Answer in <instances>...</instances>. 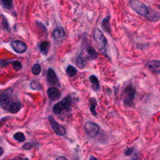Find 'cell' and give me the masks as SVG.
<instances>
[{"instance_id": "cell-1", "label": "cell", "mask_w": 160, "mask_h": 160, "mask_svg": "<svg viewBox=\"0 0 160 160\" xmlns=\"http://www.w3.org/2000/svg\"><path fill=\"white\" fill-rule=\"evenodd\" d=\"M0 105L5 110L12 114L17 113L21 108V103L18 99L14 97L11 88H8L2 92Z\"/></svg>"}, {"instance_id": "cell-2", "label": "cell", "mask_w": 160, "mask_h": 160, "mask_svg": "<svg viewBox=\"0 0 160 160\" xmlns=\"http://www.w3.org/2000/svg\"><path fill=\"white\" fill-rule=\"evenodd\" d=\"M130 5L131 9L139 15L145 17L148 21L157 22L160 20V14L149 8L139 0H131Z\"/></svg>"}, {"instance_id": "cell-3", "label": "cell", "mask_w": 160, "mask_h": 160, "mask_svg": "<svg viewBox=\"0 0 160 160\" xmlns=\"http://www.w3.org/2000/svg\"><path fill=\"white\" fill-rule=\"evenodd\" d=\"M93 41L96 48L99 50L101 53L105 55L106 53L108 41L104 36L103 32L99 28H96L93 31Z\"/></svg>"}, {"instance_id": "cell-4", "label": "cell", "mask_w": 160, "mask_h": 160, "mask_svg": "<svg viewBox=\"0 0 160 160\" xmlns=\"http://www.w3.org/2000/svg\"><path fill=\"white\" fill-rule=\"evenodd\" d=\"M136 95V89L133 85L126 86L123 91L121 98L123 102L126 106L132 107L134 106V100Z\"/></svg>"}, {"instance_id": "cell-5", "label": "cell", "mask_w": 160, "mask_h": 160, "mask_svg": "<svg viewBox=\"0 0 160 160\" xmlns=\"http://www.w3.org/2000/svg\"><path fill=\"white\" fill-rule=\"evenodd\" d=\"M72 99L70 96H67L61 102L55 104L53 108V112L55 115H60L64 112L70 111Z\"/></svg>"}, {"instance_id": "cell-6", "label": "cell", "mask_w": 160, "mask_h": 160, "mask_svg": "<svg viewBox=\"0 0 160 160\" xmlns=\"http://www.w3.org/2000/svg\"><path fill=\"white\" fill-rule=\"evenodd\" d=\"M85 130L86 134L90 138L96 137L99 132V126L91 121H88L85 123Z\"/></svg>"}, {"instance_id": "cell-7", "label": "cell", "mask_w": 160, "mask_h": 160, "mask_svg": "<svg viewBox=\"0 0 160 160\" xmlns=\"http://www.w3.org/2000/svg\"><path fill=\"white\" fill-rule=\"evenodd\" d=\"M48 120L49 121L50 124H51V127L54 132L58 136H64L66 133V130L64 128V126L60 123L56 122L54 118L52 116L48 117Z\"/></svg>"}, {"instance_id": "cell-8", "label": "cell", "mask_w": 160, "mask_h": 160, "mask_svg": "<svg viewBox=\"0 0 160 160\" xmlns=\"http://www.w3.org/2000/svg\"><path fill=\"white\" fill-rule=\"evenodd\" d=\"M92 60L90 55L88 53L86 49H83L78 56L77 60H76V64L79 68H83L85 66L88 61Z\"/></svg>"}, {"instance_id": "cell-9", "label": "cell", "mask_w": 160, "mask_h": 160, "mask_svg": "<svg viewBox=\"0 0 160 160\" xmlns=\"http://www.w3.org/2000/svg\"><path fill=\"white\" fill-rule=\"evenodd\" d=\"M47 81L49 84L54 86H60V81L56 74L52 68H49L47 72Z\"/></svg>"}, {"instance_id": "cell-10", "label": "cell", "mask_w": 160, "mask_h": 160, "mask_svg": "<svg viewBox=\"0 0 160 160\" xmlns=\"http://www.w3.org/2000/svg\"><path fill=\"white\" fill-rule=\"evenodd\" d=\"M11 46L15 52L20 54L24 53L27 49V45L24 42L20 40H16L13 41L11 43Z\"/></svg>"}, {"instance_id": "cell-11", "label": "cell", "mask_w": 160, "mask_h": 160, "mask_svg": "<svg viewBox=\"0 0 160 160\" xmlns=\"http://www.w3.org/2000/svg\"><path fill=\"white\" fill-rule=\"evenodd\" d=\"M47 95L52 102H55L60 99L61 96V92L55 87H50L47 90Z\"/></svg>"}, {"instance_id": "cell-12", "label": "cell", "mask_w": 160, "mask_h": 160, "mask_svg": "<svg viewBox=\"0 0 160 160\" xmlns=\"http://www.w3.org/2000/svg\"><path fill=\"white\" fill-rule=\"evenodd\" d=\"M53 36L57 40L62 39L65 36V31L62 27H58L53 31Z\"/></svg>"}, {"instance_id": "cell-13", "label": "cell", "mask_w": 160, "mask_h": 160, "mask_svg": "<svg viewBox=\"0 0 160 160\" xmlns=\"http://www.w3.org/2000/svg\"><path fill=\"white\" fill-rule=\"evenodd\" d=\"M109 20L110 17L109 16H106L105 18L103 20L102 23V27L104 31L107 32L108 34H111V28H110V24H109Z\"/></svg>"}, {"instance_id": "cell-14", "label": "cell", "mask_w": 160, "mask_h": 160, "mask_svg": "<svg viewBox=\"0 0 160 160\" xmlns=\"http://www.w3.org/2000/svg\"><path fill=\"white\" fill-rule=\"evenodd\" d=\"M50 46H51V44H50L49 42H48L47 41L42 42L40 46H39L40 52L43 55H46L49 52Z\"/></svg>"}, {"instance_id": "cell-15", "label": "cell", "mask_w": 160, "mask_h": 160, "mask_svg": "<svg viewBox=\"0 0 160 160\" xmlns=\"http://www.w3.org/2000/svg\"><path fill=\"white\" fill-rule=\"evenodd\" d=\"M89 81L91 82L92 86L95 91H98L100 88V85L98 78L95 75H91L89 77Z\"/></svg>"}, {"instance_id": "cell-16", "label": "cell", "mask_w": 160, "mask_h": 160, "mask_svg": "<svg viewBox=\"0 0 160 160\" xmlns=\"http://www.w3.org/2000/svg\"><path fill=\"white\" fill-rule=\"evenodd\" d=\"M89 105H90V111L94 116L97 115V113L96 111V108L97 106L96 99L94 98H91L89 99Z\"/></svg>"}, {"instance_id": "cell-17", "label": "cell", "mask_w": 160, "mask_h": 160, "mask_svg": "<svg viewBox=\"0 0 160 160\" xmlns=\"http://www.w3.org/2000/svg\"><path fill=\"white\" fill-rule=\"evenodd\" d=\"M146 66H147L148 68L154 70L156 69L160 66V61L158 60H151L146 63Z\"/></svg>"}, {"instance_id": "cell-18", "label": "cell", "mask_w": 160, "mask_h": 160, "mask_svg": "<svg viewBox=\"0 0 160 160\" xmlns=\"http://www.w3.org/2000/svg\"><path fill=\"white\" fill-rule=\"evenodd\" d=\"M66 73L68 74L70 77H73L74 76L77 74L78 70L77 69H76L72 65H69L66 68Z\"/></svg>"}, {"instance_id": "cell-19", "label": "cell", "mask_w": 160, "mask_h": 160, "mask_svg": "<svg viewBox=\"0 0 160 160\" xmlns=\"http://www.w3.org/2000/svg\"><path fill=\"white\" fill-rule=\"evenodd\" d=\"M14 138L20 143H22V142H24L25 141V139H26V138H25V136L24 134L22 133V132H17L16 133L14 136H13Z\"/></svg>"}, {"instance_id": "cell-20", "label": "cell", "mask_w": 160, "mask_h": 160, "mask_svg": "<svg viewBox=\"0 0 160 160\" xmlns=\"http://www.w3.org/2000/svg\"><path fill=\"white\" fill-rule=\"evenodd\" d=\"M31 88L34 90H41L42 86L41 84L36 80H33L30 83Z\"/></svg>"}, {"instance_id": "cell-21", "label": "cell", "mask_w": 160, "mask_h": 160, "mask_svg": "<svg viewBox=\"0 0 160 160\" xmlns=\"http://www.w3.org/2000/svg\"><path fill=\"white\" fill-rule=\"evenodd\" d=\"M2 6L6 9H10L13 6L12 0H2Z\"/></svg>"}, {"instance_id": "cell-22", "label": "cell", "mask_w": 160, "mask_h": 160, "mask_svg": "<svg viewBox=\"0 0 160 160\" xmlns=\"http://www.w3.org/2000/svg\"><path fill=\"white\" fill-rule=\"evenodd\" d=\"M41 66L39 64H35L34 66H33V68L31 69V71L33 74L35 75H38L41 73Z\"/></svg>"}, {"instance_id": "cell-23", "label": "cell", "mask_w": 160, "mask_h": 160, "mask_svg": "<svg viewBox=\"0 0 160 160\" xmlns=\"http://www.w3.org/2000/svg\"><path fill=\"white\" fill-rule=\"evenodd\" d=\"M12 65H13V68L14 70H15L16 71H20L22 68V64L20 61H12Z\"/></svg>"}, {"instance_id": "cell-24", "label": "cell", "mask_w": 160, "mask_h": 160, "mask_svg": "<svg viewBox=\"0 0 160 160\" xmlns=\"http://www.w3.org/2000/svg\"><path fill=\"white\" fill-rule=\"evenodd\" d=\"M2 24H3V28L6 30H7L8 31H10V24H9V23H8V20H6V17H5L3 15H2Z\"/></svg>"}, {"instance_id": "cell-25", "label": "cell", "mask_w": 160, "mask_h": 160, "mask_svg": "<svg viewBox=\"0 0 160 160\" xmlns=\"http://www.w3.org/2000/svg\"><path fill=\"white\" fill-rule=\"evenodd\" d=\"M34 144H33V143H26V144L24 145V146H23V148L24 149H26V150H28V149H31L33 146H34Z\"/></svg>"}, {"instance_id": "cell-26", "label": "cell", "mask_w": 160, "mask_h": 160, "mask_svg": "<svg viewBox=\"0 0 160 160\" xmlns=\"http://www.w3.org/2000/svg\"><path fill=\"white\" fill-rule=\"evenodd\" d=\"M133 151H134V148L133 147H131V148H129L128 149H126L124 153H125V155L126 156H129V155H131L133 153Z\"/></svg>"}, {"instance_id": "cell-27", "label": "cell", "mask_w": 160, "mask_h": 160, "mask_svg": "<svg viewBox=\"0 0 160 160\" xmlns=\"http://www.w3.org/2000/svg\"><path fill=\"white\" fill-rule=\"evenodd\" d=\"M56 160H68V159L64 156H60L56 159Z\"/></svg>"}, {"instance_id": "cell-28", "label": "cell", "mask_w": 160, "mask_h": 160, "mask_svg": "<svg viewBox=\"0 0 160 160\" xmlns=\"http://www.w3.org/2000/svg\"><path fill=\"white\" fill-rule=\"evenodd\" d=\"M133 160H140L139 157H138V156L137 154L134 155V157H133Z\"/></svg>"}, {"instance_id": "cell-29", "label": "cell", "mask_w": 160, "mask_h": 160, "mask_svg": "<svg viewBox=\"0 0 160 160\" xmlns=\"http://www.w3.org/2000/svg\"><path fill=\"white\" fill-rule=\"evenodd\" d=\"M89 160H98V159L96 158H95V156H91L89 159Z\"/></svg>"}, {"instance_id": "cell-30", "label": "cell", "mask_w": 160, "mask_h": 160, "mask_svg": "<svg viewBox=\"0 0 160 160\" xmlns=\"http://www.w3.org/2000/svg\"><path fill=\"white\" fill-rule=\"evenodd\" d=\"M19 160H29V159L27 158H20Z\"/></svg>"}, {"instance_id": "cell-31", "label": "cell", "mask_w": 160, "mask_h": 160, "mask_svg": "<svg viewBox=\"0 0 160 160\" xmlns=\"http://www.w3.org/2000/svg\"><path fill=\"white\" fill-rule=\"evenodd\" d=\"M158 9L160 10V5H158Z\"/></svg>"}]
</instances>
